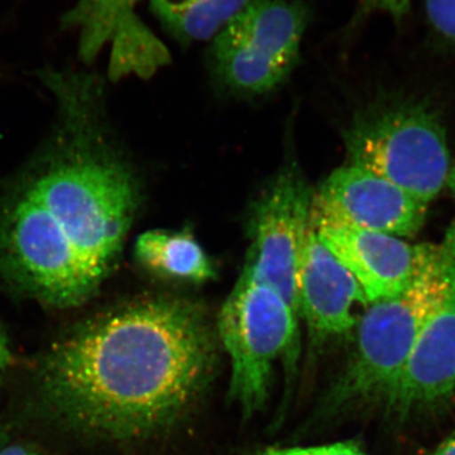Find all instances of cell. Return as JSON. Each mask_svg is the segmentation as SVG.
Listing matches in <instances>:
<instances>
[{
	"label": "cell",
	"mask_w": 455,
	"mask_h": 455,
	"mask_svg": "<svg viewBox=\"0 0 455 455\" xmlns=\"http://www.w3.org/2000/svg\"><path fill=\"white\" fill-rule=\"evenodd\" d=\"M56 101L49 139L0 188V281L59 309L92 299L122 252L140 203L101 133L97 82L42 71Z\"/></svg>",
	"instance_id": "1"
},
{
	"label": "cell",
	"mask_w": 455,
	"mask_h": 455,
	"mask_svg": "<svg viewBox=\"0 0 455 455\" xmlns=\"http://www.w3.org/2000/svg\"><path fill=\"white\" fill-rule=\"evenodd\" d=\"M202 311L146 299L84 323L52 347L37 377L51 419L90 438H140L182 414L212 370Z\"/></svg>",
	"instance_id": "2"
},
{
	"label": "cell",
	"mask_w": 455,
	"mask_h": 455,
	"mask_svg": "<svg viewBox=\"0 0 455 455\" xmlns=\"http://www.w3.org/2000/svg\"><path fill=\"white\" fill-rule=\"evenodd\" d=\"M451 266L443 245H434L403 292L367 305L358 320L355 358L335 396L340 401H387L427 316L447 289Z\"/></svg>",
	"instance_id": "3"
},
{
	"label": "cell",
	"mask_w": 455,
	"mask_h": 455,
	"mask_svg": "<svg viewBox=\"0 0 455 455\" xmlns=\"http://www.w3.org/2000/svg\"><path fill=\"white\" fill-rule=\"evenodd\" d=\"M350 164L388 180L427 204L451 172L447 132L434 110L414 100L373 108L347 131Z\"/></svg>",
	"instance_id": "4"
},
{
	"label": "cell",
	"mask_w": 455,
	"mask_h": 455,
	"mask_svg": "<svg viewBox=\"0 0 455 455\" xmlns=\"http://www.w3.org/2000/svg\"><path fill=\"white\" fill-rule=\"evenodd\" d=\"M298 314L271 287L242 275L218 320L230 359V396L247 414L265 403L278 358L298 339Z\"/></svg>",
	"instance_id": "5"
},
{
	"label": "cell",
	"mask_w": 455,
	"mask_h": 455,
	"mask_svg": "<svg viewBox=\"0 0 455 455\" xmlns=\"http://www.w3.org/2000/svg\"><path fill=\"white\" fill-rule=\"evenodd\" d=\"M311 11L307 0H251L211 41V61L236 92H269L292 70Z\"/></svg>",
	"instance_id": "6"
},
{
	"label": "cell",
	"mask_w": 455,
	"mask_h": 455,
	"mask_svg": "<svg viewBox=\"0 0 455 455\" xmlns=\"http://www.w3.org/2000/svg\"><path fill=\"white\" fill-rule=\"evenodd\" d=\"M314 194L300 173H281L254 208L242 275L275 290L299 315V266L311 224Z\"/></svg>",
	"instance_id": "7"
},
{
	"label": "cell",
	"mask_w": 455,
	"mask_h": 455,
	"mask_svg": "<svg viewBox=\"0 0 455 455\" xmlns=\"http://www.w3.org/2000/svg\"><path fill=\"white\" fill-rule=\"evenodd\" d=\"M427 204L370 171L335 170L313 196L311 224L339 226L403 238L423 227Z\"/></svg>",
	"instance_id": "8"
},
{
	"label": "cell",
	"mask_w": 455,
	"mask_h": 455,
	"mask_svg": "<svg viewBox=\"0 0 455 455\" xmlns=\"http://www.w3.org/2000/svg\"><path fill=\"white\" fill-rule=\"evenodd\" d=\"M140 0H79L65 23L79 32V52L90 62L109 47L110 79H148L171 62L170 51L137 13Z\"/></svg>",
	"instance_id": "9"
},
{
	"label": "cell",
	"mask_w": 455,
	"mask_h": 455,
	"mask_svg": "<svg viewBox=\"0 0 455 455\" xmlns=\"http://www.w3.org/2000/svg\"><path fill=\"white\" fill-rule=\"evenodd\" d=\"M314 228L326 247L357 280L368 304L403 292L434 248V244H409L397 236L355 228Z\"/></svg>",
	"instance_id": "10"
},
{
	"label": "cell",
	"mask_w": 455,
	"mask_h": 455,
	"mask_svg": "<svg viewBox=\"0 0 455 455\" xmlns=\"http://www.w3.org/2000/svg\"><path fill=\"white\" fill-rule=\"evenodd\" d=\"M455 388V265L431 310L387 403L401 412L439 403Z\"/></svg>",
	"instance_id": "11"
},
{
	"label": "cell",
	"mask_w": 455,
	"mask_h": 455,
	"mask_svg": "<svg viewBox=\"0 0 455 455\" xmlns=\"http://www.w3.org/2000/svg\"><path fill=\"white\" fill-rule=\"evenodd\" d=\"M299 315L320 338L349 333L358 325L355 307L368 305L363 290L310 224L298 278Z\"/></svg>",
	"instance_id": "12"
},
{
	"label": "cell",
	"mask_w": 455,
	"mask_h": 455,
	"mask_svg": "<svg viewBox=\"0 0 455 455\" xmlns=\"http://www.w3.org/2000/svg\"><path fill=\"white\" fill-rule=\"evenodd\" d=\"M251 0H149L164 31L181 44L212 41Z\"/></svg>",
	"instance_id": "13"
},
{
	"label": "cell",
	"mask_w": 455,
	"mask_h": 455,
	"mask_svg": "<svg viewBox=\"0 0 455 455\" xmlns=\"http://www.w3.org/2000/svg\"><path fill=\"white\" fill-rule=\"evenodd\" d=\"M136 257L156 274L179 280L204 283L215 274L200 244L184 233L147 232L137 239Z\"/></svg>",
	"instance_id": "14"
},
{
	"label": "cell",
	"mask_w": 455,
	"mask_h": 455,
	"mask_svg": "<svg viewBox=\"0 0 455 455\" xmlns=\"http://www.w3.org/2000/svg\"><path fill=\"white\" fill-rule=\"evenodd\" d=\"M425 17L434 37L455 56V0H425Z\"/></svg>",
	"instance_id": "15"
},
{
	"label": "cell",
	"mask_w": 455,
	"mask_h": 455,
	"mask_svg": "<svg viewBox=\"0 0 455 455\" xmlns=\"http://www.w3.org/2000/svg\"><path fill=\"white\" fill-rule=\"evenodd\" d=\"M414 0H358L350 25L357 26L373 16H385L400 26L411 11Z\"/></svg>",
	"instance_id": "16"
},
{
	"label": "cell",
	"mask_w": 455,
	"mask_h": 455,
	"mask_svg": "<svg viewBox=\"0 0 455 455\" xmlns=\"http://www.w3.org/2000/svg\"><path fill=\"white\" fill-rule=\"evenodd\" d=\"M259 455H366L355 443H335L309 448L268 449Z\"/></svg>",
	"instance_id": "17"
},
{
	"label": "cell",
	"mask_w": 455,
	"mask_h": 455,
	"mask_svg": "<svg viewBox=\"0 0 455 455\" xmlns=\"http://www.w3.org/2000/svg\"><path fill=\"white\" fill-rule=\"evenodd\" d=\"M12 361V352L9 348L8 338L4 331L0 329V381L8 370Z\"/></svg>",
	"instance_id": "18"
},
{
	"label": "cell",
	"mask_w": 455,
	"mask_h": 455,
	"mask_svg": "<svg viewBox=\"0 0 455 455\" xmlns=\"http://www.w3.org/2000/svg\"><path fill=\"white\" fill-rule=\"evenodd\" d=\"M443 248H444L445 252L448 253V256L451 257V259L453 260L455 265V220L453 223H451V226L449 227Z\"/></svg>",
	"instance_id": "19"
},
{
	"label": "cell",
	"mask_w": 455,
	"mask_h": 455,
	"mask_svg": "<svg viewBox=\"0 0 455 455\" xmlns=\"http://www.w3.org/2000/svg\"><path fill=\"white\" fill-rule=\"evenodd\" d=\"M0 455H40L36 453V451H31V449L20 447V445H11V447H7L2 449L0 451Z\"/></svg>",
	"instance_id": "20"
},
{
	"label": "cell",
	"mask_w": 455,
	"mask_h": 455,
	"mask_svg": "<svg viewBox=\"0 0 455 455\" xmlns=\"http://www.w3.org/2000/svg\"><path fill=\"white\" fill-rule=\"evenodd\" d=\"M434 455H455V434L451 438L445 440Z\"/></svg>",
	"instance_id": "21"
},
{
	"label": "cell",
	"mask_w": 455,
	"mask_h": 455,
	"mask_svg": "<svg viewBox=\"0 0 455 455\" xmlns=\"http://www.w3.org/2000/svg\"><path fill=\"white\" fill-rule=\"evenodd\" d=\"M448 185L455 196V163L451 164V172H449Z\"/></svg>",
	"instance_id": "22"
}]
</instances>
